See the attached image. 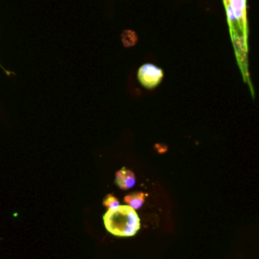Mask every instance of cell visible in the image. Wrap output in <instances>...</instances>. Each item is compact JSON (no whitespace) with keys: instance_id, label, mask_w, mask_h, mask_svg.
I'll return each mask as SVG.
<instances>
[{"instance_id":"obj_1","label":"cell","mask_w":259,"mask_h":259,"mask_svg":"<svg viewBox=\"0 0 259 259\" xmlns=\"http://www.w3.org/2000/svg\"><path fill=\"white\" fill-rule=\"evenodd\" d=\"M224 4L226 7L227 19L237 61L245 80L249 82L247 61L248 30L246 22V0H224Z\"/></svg>"},{"instance_id":"obj_2","label":"cell","mask_w":259,"mask_h":259,"mask_svg":"<svg viewBox=\"0 0 259 259\" xmlns=\"http://www.w3.org/2000/svg\"><path fill=\"white\" fill-rule=\"evenodd\" d=\"M105 229L118 237L134 236L140 229V218L130 205H119L115 209H108L103 215Z\"/></svg>"},{"instance_id":"obj_3","label":"cell","mask_w":259,"mask_h":259,"mask_svg":"<svg viewBox=\"0 0 259 259\" xmlns=\"http://www.w3.org/2000/svg\"><path fill=\"white\" fill-rule=\"evenodd\" d=\"M163 78V71L153 64H144L138 71V79L140 83L148 88H155Z\"/></svg>"},{"instance_id":"obj_4","label":"cell","mask_w":259,"mask_h":259,"mask_svg":"<svg viewBox=\"0 0 259 259\" xmlns=\"http://www.w3.org/2000/svg\"><path fill=\"white\" fill-rule=\"evenodd\" d=\"M115 183L122 190L132 188L136 183L134 172L126 168H121L115 174Z\"/></svg>"},{"instance_id":"obj_5","label":"cell","mask_w":259,"mask_h":259,"mask_svg":"<svg viewBox=\"0 0 259 259\" xmlns=\"http://www.w3.org/2000/svg\"><path fill=\"white\" fill-rule=\"evenodd\" d=\"M147 194L142 192H134L124 196V201L127 205L133 207L134 209H139L145 202V197Z\"/></svg>"},{"instance_id":"obj_6","label":"cell","mask_w":259,"mask_h":259,"mask_svg":"<svg viewBox=\"0 0 259 259\" xmlns=\"http://www.w3.org/2000/svg\"><path fill=\"white\" fill-rule=\"evenodd\" d=\"M102 203H103L104 206L108 207L109 209H115V208H117V207L120 205V204H119V201L117 200V198L114 197V196L111 195V194H107V195L104 197Z\"/></svg>"}]
</instances>
